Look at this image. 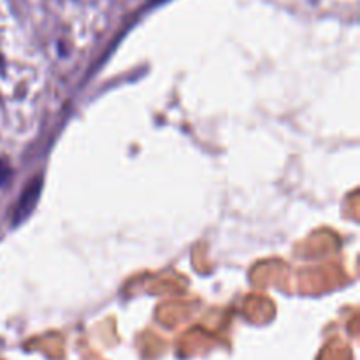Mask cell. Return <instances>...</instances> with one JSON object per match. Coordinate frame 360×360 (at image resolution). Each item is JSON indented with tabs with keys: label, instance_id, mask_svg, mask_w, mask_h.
<instances>
[{
	"label": "cell",
	"instance_id": "obj_2",
	"mask_svg": "<svg viewBox=\"0 0 360 360\" xmlns=\"http://www.w3.org/2000/svg\"><path fill=\"white\" fill-rule=\"evenodd\" d=\"M153 2H164V0H153Z\"/></svg>",
	"mask_w": 360,
	"mask_h": 360
},
{
	"label": "cell",
	"instance_id": "obj_1",
	"mask_svg": "<svg viewBox=\"0 0 360 360\" xmlns=\"http://www.w3.org/2000/svg\"><path fill=\"white\" fill-rule=\"evenodd\" d=\"M41 178L32 179L30 185H28L27 188H25V192L21 193V199L20 202H18L16 211H14V225L20 224L21 220H25V218L32 213V210H34L35 202H37L39 199V193H41Z\"/></svg>",
	"mask_w": 360,
	"mask_h": 360
}]
</instances>
